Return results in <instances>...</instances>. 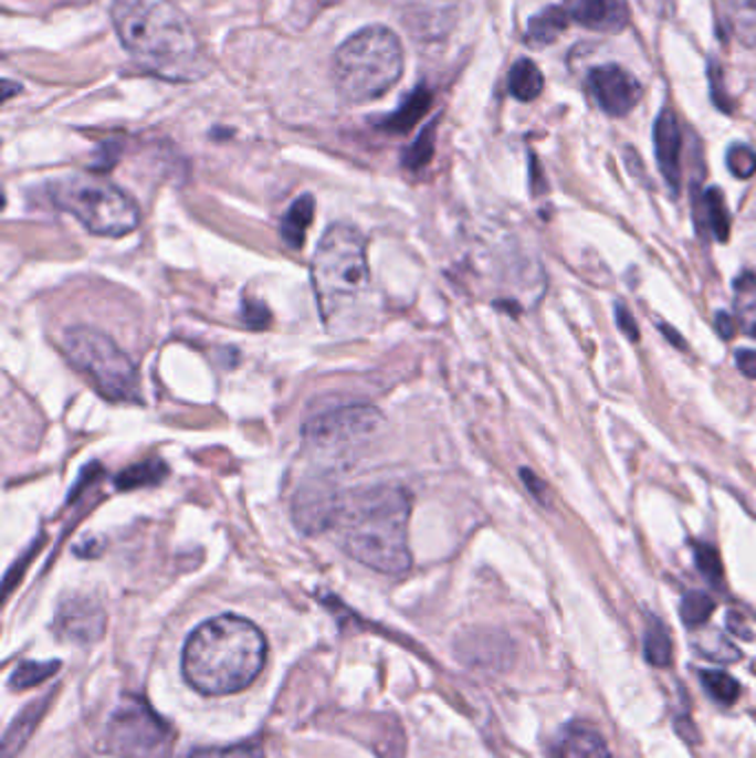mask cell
<instances>
[{
  "instance_id": "obj_31",
  "label": "cell",
  "mask_w": 756,
  "mask_h": 758,
  "mask_svg": "<svg viewBox=\"0 0 756 758\" xmlns=\"http://www.w3.org/2000/svg\"><path fill=\"white\" fill-rule=\"evenodd\" d=\"M694 564H696L699 572L705 577L707 583L721 586V581H723V566H721L718 552L712 546L699 544L694 548Z\"/></svg>"
},
{
  "instance_id": "obj_17",
  "label": "cell",
  "mask_w": 756,
  "mask_h": 758,
  "mask_svg": "<svg viewBox=\"0 0 756 758\" xmlns=\"http://www.w3.org/2000/svg\"><path fill=\"white\" fill-rule=\"evenodd\" d=\"M570 23V14L566 8L559 6H550L546 10H542L539 14H535L528 21V30H526V41L533 48H546L553 45L568 28Z\"/></svg>"
},
{
  "instance_id": "obj_16",
  "label": "cell",
  "mask_w": 756,
  "mask_h": 758,
  "mask_svg": "<svg viewBox=\"0 0 756 758\" xmlns=\"http://www.w3.org/2000/svg\"><path fill=\"white\" fill-rule=\"evenodd\" d=\"M694 218L699 233H712L714 240L725 242L729 238V211L721 189H707L694 196Z\"/></svg>"
},
{
  "instance_id": "obj_5",
  "label": "cell",
  "mask_w": 756,
  "mask_h": 758,
  "mask_svg": "<svg viewBox=\"0 0 756 758\" xmlns=\"http://www.w3.org/2000/svg\"><path fill=\"white\" fill-rule=\"evenodd\" d=\"M333 87L350 105L382 98L405 74V45L385 25H368L348 36L333 54Z\"/></svg>"
},
{
  "instance_id": "obj_10",
  "label": "cell",
  "mask_w": 756,
  "mask_h": 758,
  "mask_svg": "<svg viewBox=\"0 0 756 758\" xmlns=\"http://www.w3.org/2000/svg\"><path fill=\"white\" fill-rule=\"evenodd\" d=\"M588 90L595 103L615 118L628 116L643 98V87L634 74L619 65H601L588 74Z\"/></svg>"
},
{
  "instance_id": "obj_34",
  "label": "cell",
  "mask_w": 756,
  "mask_h": 758,
  "mask_svg": "<svg viewBox=\"0 0 756 758\" xmlns=\"http://www.w3.org/2000/svg\"><path fill=\"white\" fill-rule=\"evenodd\" d=\"M615 315H617V324H619V328L623 330V335H626L628 339L637 341V339H639V328H637V322H634L630 308H626V306L619 302L617 308H615Z\"/></svg>"
},
{
  "instance_id": "obj_3",
  "label": "cell",
  "mask_w": 756,
  "mask_h": 758,
  "mask_svg": "<svg viewBox=\"0 0 756 758\" xmlns=\"http://www.w3.org/2000/svg\"><path fill=\"white\" fill-rule=\"evenodd\" d=\"M266 661V639L242 617L222 614L198 625L182 650V674L209 696L249 687Z\"/></svg>"
},
{
  "instance_id": "obj_22",
  "label": "cell",
  "mask_w": 756,
  "mask_h": 758,
  "mask_svg": "<svg viewBox=\"0 0 756 758\" xmlns=\"http://www.w3.org/2000/svg\"><path fill=\"white\" fill-rule=\"evenodd\" d=\"M313 215H315L313 196H302L288 207V211L282 220V238L291 249H300L304 244V238H306V231L313 222Z\"/></svg>"
},
{
  "instance_id": "obj_24",
  "label": "cell",
  "mask_w": 756,
  "mask_h": 758,
  "mask_svg": "<svg viewBox=\"0 0 756 758\" xmlns=\"http://www.w3.org/2000/svg\"><path fill=\"white\" fill-rule=\"evenodd\" d=\"M61 667L59 661H25L17 665V670L10 676V687L12 689H28L45 683L50 676L56 674Z\"/></svg>"
},
{
  "instance_id": "obj_21",
  "label": "cell",
  "mask_w": 756,
  "mask_h": 758,
  "mask_svg": "<svg viewBox=\"0 0 756 758\" xmlns=\"http://www.w3.org/2000/svg\"><path fill=\"white\" fill-rule=\"evenodd\" d=\"M508 90L522 103H533L544 92V74L531 59H519L508 74Z\"/></svg>"
},
{
  "instance_id": "obj_33",
  "label": "cell",
  "mask_w": 756,
  "mask_h": 758,
  "mask_svg": "<svg viewBox=\"0 0 756 758\" xmlns=\"http://www.w3.org/2000/svg\"><path fill=\"white\" fill-rule=\"evenodd\" d=\"M710 83H712V101L714 105L729 114L732 112V101L725 96V90H723V74H721V67H710Z\"/></svg>"
},
{
  "instance_id": "obj_28",
  "label": "cell",
  "mask_w": 756,
  "mask_h": 758,
  "mask_svg": "<svg viewBox=\"0 0 756 758\" xmlns=\"http://www.w3.org/2000/svg\"><path fill=\"white\" fill-rule=\"evenodd\" d=\"M696 650L710 659V661H718V663H734L738 659V650L723 636V634H716V632H710V634H703L699 641H696Z\"/></svg>"
},
{
  "instance_id": "obj_30",
  "label": "cell",
  "mask_w": 756,
  "mask_h": 758,
  "mask_svg": "<svg viewBox=\"0 0 756 758\" xmlns=\"http://www.w3.org/2000/svg\"><path fill=\"white\" fill-rule=\"evenodd\" d=\"M187 758H264V751L258 743H240L231 747L196 749Z\"/></svg>"
},
{
  "instance_id": "obj_19",
  "label": "cell",
  "mask_w": 756,
  "mask_h": 758,
  "mask_svg": "<svg viewBox=\"0 0 756 758\" xmlns=\"http://www.w3.org/2000/svg\"><path fill=\"white\" fill-rule=\"evenodd\" d=\"M48 705H50V696H45V698H41V701H34V703H30V705L12 720V725L8 727L6 738H3L6 758H12L14 751H19V749L30 740V736L34 734V729H36L39 720L43 718Z\"/></svg>"
},
{
  "instance_id": "obj_26",
  "label": "cell",
  "mask_w": 756,
  "mask_h": 758,
  "mask_svg": "<svg viewBox=\"0 0 756 758\" xmlns=\"http://www.w3.org/2000/svg\"><path fill=\"white\" fill-rule=\"evenodd\" d=\"M699 681L703 683L705 692L721 705H734L736 698H738V683L725 674V672H718V670H710V672H701Z\"/></svg>"
},
{
  "instance_id": "obj_36",
  "label": "cell",
  "mask_w": 756,
  "mask_h": 758,
  "mask_svg": "<svg viewBox=\"0 0 756 758\" xmlns=\"http://www.w3.org/2000/svg\"><path fill=\"white\" fill-rule=\"evenodd\" d=\"M736 368L749 377V379H756V350H749V348H738L736 355Z\"/></svg>"
},
{
  "instance_id": "obj_1",
  "label": "cell",
  "mask_w": 756,
  "mask_h": 758,
  "mask_svg": "<svg viewBox=\"0 0 756 758\" xmlns=\"http://www.w3.org/2000/svg\"><path fill=\"white\" fill-rule=\"evenodd\" d=\"M409 519L411 497L405 488L364 486L337 495L328 533L350 559L396 577L411 568Z\"/></svg>"
},
{
  "instance_id": "obj_38",
  "label": "cell",
  "mask_w": 756,
  "mask_h": 758,
  "mask_svg": "<svg viewBox=\"0 0 756 758\" xmlns=\"http://www.w3.org/2000/svg\"><path fill=\"white\" fill-rule=\"evenodd\" d=\"M727 625H729V630L732 632H741L743 634V639H749L752 634H749V630H745L743 628V621H741V617H734V614H729L727 617Z\"/></svg>"
},
{
  "instance_id": "obj_12",
  "label": "cell",
  "mask_w": 756,
  "mask_h": 758,
  "mask_svg": "<svg viewBox=\"0 0 756 758\" xmlns=\"http://www.w3.org/2000/svg\"><path fill=\"white\" fill-rule=\"evenodd\" d=\"M337 495L339 491L326 484H313V486L300 488L293 502V517H295L297 528L306 535L328 533Z\"/></svg>"
},
{
  "instance_id": "obj_6",
  "label": "cell",
  "mask_w": 756,
  "mask_h": 758,
  "mask_svg": "<svg viewBox=\"0 0 756 758\" xmlns=\"http://www.w3.org/2000/svg\"><path fill=\"white\" fill-rule=\"evenodd\" d=\"M52 202L74 215L87 231L105 238H123L138 229L136 202L116 185L94 176H67L50 185Z\"/></svg>"
},
{
  "instance_id": "obj_9",
  "label": "cell",
  "mask_w": 756,
  "mask_h": 758,
  "mask_svg": "<svg viewBox=\"0 0 756 758\" xmlns=\"http://www.w3.org/2000/svg\"><path fill=\"white\" fill-rule=\"evenodd\" d=\"M385 418L375 407L348 404L313 415L302 427V440L319 453H342L357 449L382 429Z\"/></svg>"
},
{
  "instance_id": "obj_37",
  "label": "cell",
  "mask_w": 756,
  "mask_h": 758,
  "mask_svg": "<svg viewBox=\"0 0 756 758\" xmlns=\"http://www.w3.org/2000/svg\"><path fill=\"white\" fill-rule=\"evenodd\" d=\"M736 319H734V315H729V313H725V310H721V313H716V330L721 333V337H725V339H729L734 333H736Z\"/></svg>"
},
{
  "instance_id": "obj_2",
  "label": "cell",
  "mask_w": 756,
  "mask_h": 758,
  "mask_svg": "<svg viewBox=\"0 0 756 758\" xmlns=\"http://www.w3.org/2000/svg\"><path fill=\"white\" fill-rule=\"evenodd\" d=\"M112 23L129 56L167 83H196L209 61L200 36L174 0H112Z\"/></svg>"
},
{
  "instance_id": "obj_15",
  "label": "cell",
  "mask_w": 756,
  "mask_h": 758,
  "mask_svg": "<svg viewBox=\"0 0 756 758\" xmlns=\"http://www.w3.org/2000/svg\"><path fill=\"white\" fill-rule=\"evenodd\" d=\"M557 758H612L601 731L590 723H570L557 740Z\"/></svg>"
},
{
  "instance_id": "obj_39",
  "label": "cell",
  "mask_w": 756,
  "mask_h": 758,
  "mask_svg": "<svg viewBox=\"0 0 756 758\" xmlns=\"http://www.w3.org/2000/svg\"><path fill=\"white\" fill-rule=\"evenodd\" d=\"M659 330H661L663 335H668L676 348H685V339H683V337H679V335H676V333H674V330H672L668 324H659Z\"/></svg>"
},
{
  "instance_id": "obj_14",
  "label": "cell",
  "mask_w": 756,
  "mask_h": 758,
  "mask_svg": "<svg viewBox=\"0 0 756 758\" xmlns=\"http://www.w3.org/2000/svg\"><path fill=\"white\" fill-rule=\"evenodd\" d=\"M570 21L590 32L617 34L630 23V10L623 0H568Z\"/></svg>"
},
{
  "instance_id": "obj_35",
  "label": "cell",
  "mask_w": 756,
  "mask_h": 758,
  "mask_svg": "<svg viewBox=\"0 0 756 758\" xmlns=\"http://www.w3.org/2000/svg\"><path fill=\"white\" fill-rule=\"evenodd\" d=\"M522 480L526 482L528 491L544 504V506H550V493H548V486L544 480H539L535 473H531L528 469L522 471Z\"/></svg>"
},
{
  "instance_id": "obj_8",
  "label": "cell",
  "mask_w": 756,
  "mask_h": 758,
  "mask_svg": "<svg viewBox=\"0 0 756 758\" xmlns=\"http://www.w3.org/2000/svg\"><path fill=\"white\" fill-rule=\"evenodd\" d=\"M176 731L143 698L127 696L107 718L103 749L118 758H169Z\"/></svg>"
},
{
  "instance_id": "obj_11",
  "label": "cell",
  "mask_w": 756,
  "mask_h": 758,
  "mask_svg": "<svg viewBox=\"0 0 756 758\" xmlns=\"http://www.w3.org/2000/svg\"><path fill=\"white\" fill-rule=\"evenodd\" d=\"M56 632L72 641L87 645L92 641H98L105 632V612L98 603L85 597H72L67 599L56 614Z\"/></svg>"
},
{
  "instance_id": "obj_18",
  "label": "cell",
  "mask_w": 756,
  "mask_h": 758,
  "mask_svg": "<svg viewBox=\"0 0 756 758\" xmlns=\"http://www.w3.org/2000/svg\"><path fill=\"white\" fill-rule=\"evenodd\" d=\"M734 36L745 48H756V0H718Z\"/></svg>"
},
{
  "instance_id": "obj_29",
  "label": "cell",
  "mask_w": 756,
  "mask_h": 758,
  "mask_svg": "<svg viewBox=\"0 0 756 758\" xmlns=\"http://www.w3.org/2000/svg\"><path fill=\"white\" fill-rule=\"evenodd\" d=\"M725 162H727V169L732 171V176H736L741 180H747L756 173V151L747 145H732L727 149Z\"/></svg>"
},
{
  "instance_id": "obj_20",
  "label": "cell",
  "mask_w": 756,
  "mask_h": 758,
  "mask_svg": "<svg viewBox=\"0 0 756 758\" xmlns=\"http://www.w3.org/2000/svg\"><path fill=\"white\" fill-rule=\"evenodd\" d=\"M734 319L741 330L756 337V275L743 273L734 282Z\"/></svg>"
},
{
  "instance_id": "obj_32",
  "label": "cell",
  "mask_w": 756,
  "mask_h": 758,
  "mask_svg": "<svg viewBox=\"0 0 756 758\" xmlns=\"http://www.w3.org/2000/svg\"><path fill=\"white\" fill-rule=\"evenodd\" d=\"M431 156H433V129H429V131H424L422 134V138L418 140V145L407 154V165L411 167V169H420V167H424L429 160H431Z\"/></svg>"
},
{
  "instance_id": "obj_13",
  "label": "cell",
  "mask_w": 756,
  "mask_h": 758,
  "mask_svg": "<svg viewBox=\"0 0 756 758\" xmlns=\"http://www.w3.org/2000/svg\"><path fill=\"white\" fill-rule=\"evenodd\" d=\"M681 147H683V134L679 127V120L670 107L661 109L654 123V154L657 165L661 169V176L665 178L672 193H679L681 189Z\"/></svg>"
},
{
  "instance_id": "obj_25",
  "label": "cell",
  "mask_w": 756,
  "mask_h": 758,
  "mask_svg": "<svg viewBox=\"0 0 756 758\" xmlns=\"http://www.w3.org/2000/svg\"><path fill=\"white\" fill-rule=\"evenodd\" d=\"M167 477V466L160 462H147V464H138L127 469L125 473H120L116 477V486L118 491H132V488H140V486H156Z\"/></svg>"
},
{
  "instance_id": "obj_23",
  "label": "cell",
  "mask_w": 756,
  "mask_h": 758,
  "mask_svg": "<svg viewBox=\"0 0 756 758\" xmlns=\"http://www.w3.org/2000/svg\"><path fill=\"white\" fill-rule=\"evenodd\" d=\"M643 652H645V661L654 667H665L672 663V641L668 636V630L657 619H650L645 628Z\"/></svg>"
},
{
  "instance_id": "obj_4",
  "label": "cell",
  "mask_w": 756,
  "mask_h": 758,
  "mask_svg": "<svg viewBox=\"0 0 756 758\" xmlns=\"http://www.w3.org/2000/svg\"><path fill=\"white\" fill-rule=\"evenodd\" d=\"M311 280L324 324L330 330L350 324L370 293L364 235L350 224L328 227L315 249Z\"/></svg>"
},
{
  "instance_id": "obj_27",
  "label": "cell",
  "mask_w": 756,
  "mask_h": 758,
  "mask_svg": "<svg viewBox=\"0 0 756 758\" xmlns=\"http://www.w3.org/2000/svg\"><path fill=\"white\" fill-rule=\"evenodd\" d=\"M714 612V601L705 592H687L681 601V621L687 628H701Z\"/></svg>"
},
{
  "instance_id": "obj_7",
  "label": "cell",
  "mask_w": 756,
  "mask_h": 758,
  "mask_svg": "<svg viewBox=\"0 0 756 758\" xmlns=\"http://www.w3.org/2000/svg\"><path fill=\"white\" fill-rule=\"evenodd\" d=\"M70 364L112 402H140V377L125 350L92 326H74L63 337Z\"/></svg>"
}]
</instances>
